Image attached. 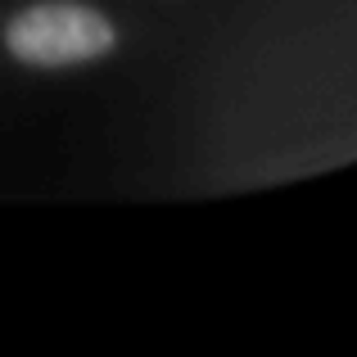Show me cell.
Returning <instances> with one entry per match:
<instances>
[{
    "label": "cell",
    "instance_id": "cell-1",
    "mask_svg": "<svg viewBox=\"0 0 357 357\" xmlns=\"http://www.w3.org/2000/svg\"><path fill=\"white\" fill-rule=\"evenodd\" d=\"M118 32L100 9L73 0L27 5L5 23V50L27 68H73V63L105 59Z\"/></svg>",
    "mask_w": 357,
    "mask_h": 357
}]
</instances>
